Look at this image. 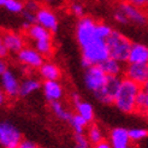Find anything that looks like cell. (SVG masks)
Here are the masks:
<instances>
[{
	"mask_svg": "<svg viewBox=\"0 0 148 148\" xmlns=\"http://www.w3.org/2000/svg\"><path fill=\"white\" fill-rule=\"evenodd\" d=\"M141 86L128 78H122L119 89L113 100V105L125 114L137 113V97L141 92Z\"/></svg>",
	"mask_w": 148,
	"mask_h": 148,
	"instance_id": "obj_1",
	"label": "cell"
},
{
	"mask_svg": "<svg viewBox=\"0 0 148 148\" xmlns=\"http://www.w3.org/2000/svg\"><path fill=\"white\" fill-rule=\"evenodd\" d=\"M81 51H82V66L84 69L94 65H101L110 58L106 40H97L81 48Z\"/></svg>",
	"mask_w": 148,
	"mask_h": 148,
	"instance_id": "obj_2",
	"label": "cell"
},
{
	"mask_svg": "<svg viewBox=\"0 0 148 148\" xmlns=\"http://www.w3.org/2000/svg\"><path fill=\"white\" fill-rule=\"evenodd\" d=\"M106 43L110 52V58H113L121 63H128L132 42L127 36L117 30H113V33L106 40Z\"/></svg>",
	"mask_w": 148,
	"mask_h": 148,
	"instance_id": "obj_3",
	"label": "cell"
},
{
	"mask_svg": "<svg viewBox=\"0 0 148 148\" xmlns=\"http://www.w3.org/2000/svg\"><path fill=\"white\" fill-rule=\"evenodd\" d=\"M98 22H95L92 17H82L79 18L76 24V40L81 48L86 47L89 43L97 41V40H103L98 34Z\"/></svg>",
	"mask_w": 148,
	"mask_h": 148,
	"instance_id": "obj_4",
	"label": "cell"
},
{
	"mask_svg": "<svg viewBox=\"0 0 148 148\" xmlns=\"http://www.w3.org/2000/svg\"><path fill=\"white\" fill-rule=\"evenodd\" d=\"M107 78H108V76L103 72L100 65H94V66L87 68L84 71V76H83L84 86L87 87V89L92 92L94 95H97L103 88Z\"/></svg>",
	"mask_w": 148,
	"mask_h": 148,
	"instance_id": "obj_5",
	"label": "cell"
},
{
	"mask_svg": "<svg viewBox=\"0 0 148 148\" xmlns=\"http://www.w3.org/2000/svg\"><path fill=\"white\" fill-rule=\"evenodd\" d=\"M23 141L19 129L10 122H0V146L3 148H18Z\"/></svg>",
	"mask_w": 148,
	"mask_h": 148,
	"instance_id": "obj_6",
	"label": "cell"
},
{
	"mask_svg": "<svg viewBox=\"0 0 148 148\" xmlns=\"http://www.w3.org/2000/svg\"><path fill=\"white\" fill-rule=\"evenodd\" d=\"M42 54H40L38 51L33 47H24L17 53L18 62L24 65L28 69H40L41 65L45 63Z\"/></svg>",
	"mask_w": 148,
	"mask_h": 148,
	"instance_id": "obj_7",
	"label": "cell"
},
{
	"mask_svg": "<svg viewBox=\"0 0 148 148\" xmlns=\"http://www.w3.org/2000/svg\"><path fill=\"white\" fill-rule=\"evenodd\" d=\"M122 82L121 77H116V76H108L105 86H103L102 89L95 95L100 102L110 105V103H113V100L116 98V94L119 89V86Z\"/></svg>",
	"mask_w": 148,
	"mask_h": 148,
	"instance_id": "obj_8",
	"label": "cell"
},
{
	"mask_svg": "<svg viewBox=\"0 0 148 148\" xmlns=\"http://www.w3.org/2000/svg\"><path fill=\"white\" fill-rule=\"evenodd\" d=\"M124 76L136 84L143 87L148 82V65L145 64H128L124 69Z\"/></svg>",
	"mask_w": 148,
	"mask_h": 148,
	"instance_id": "obj_9",
	"label": "cell"
},
{
	"mask_svg": "<svg viewBox=\"0 0 148 148\" xmlns=\"http://www.w3.org/2000/svg\"><path fill=\"white\" fill-rule=\"evenodd\" d=\"M118 9L127 16L130 23H134L136 25H145L148 22V16L146 14V12L142 9H138V7L131 5L129 1L121 3Z\"/></svg>",
	"mask_w": 148,
	"mask_h": 148,
	"instance_id": "obj_10",
	"label": "cell"
},
{
	"mask_svg": "<svg viewBox=\"0 0 148 148\" xmlns=\"http://www.w3.org/2000/svg\"><path fill=\"white\" fill-rule=\"evenodd\" d=\"M108 141L112 148H129L131 145H134L129 136V129L122 127L113 128L110 131Z\"/></svg>",
	"mask_w": 148,
	"mask_h": 148,
	"instance_id": "obj_11",
	"label": "cell"
},
{
	"mask_svg": "<svg viewBox=\"0 0 148 148\" xmlns=\"http://www.w3.org/2000/svg\"><path fill=\"white\" fill-rule=\"evenodd\" d=\"M36 23L46 28L51 33L58 30V18L56 13L47 7H40V10L36 12Z\"/></svg>",
	"mask_w": 148,
	"mask_h": 148,
	"instance_id": "obj_12",
	"label": "cell"
},
{
	"mask_svg": "<svg viewBox=\"0 0 148 148\" xmlns=\"http://www.w3.org/2000/svg\"><path fill=\"white\" fill-rule=\"evenodd\" d=\"M1 77V86H3V90L4 93L10 98H14L19 95V88L21 83L17 78V76L11 71L7 70Z\"/></svg>",
	"mask_w": 148,
	"mask_h": 148,
	"instance_id": "obj_13",
	"label": "cell"
},
{
	"mask_svg": "<svg viewBox=\"0 0 148 148\" xmlns=\"http://www.w3.org/2000/svg\"><path fill=\"white\" fill-rule=\"evenodd\" d=\"M41 88L45 98L49 102L60 101V99L63 98L64 89L58 81H43Z\"/></svg>",
	"mask_w": 148,
	"mask_h": 148,
	"instance_id": "obj_14",
	"label": "cell"
},
{
	"mask_svg": "<svg viewBox=\"0 0 148 148\" xmlns=\"http://www.w3.org/2000/svg\"><path fill=\"white\" fill-rule=\"evenodd\" d=\"M128 64H148V46L143 43H132L128 57Z\"/></svg>",
	"mask_w": 148,
	"mask_h": 148,
	"instance_id": "obj_15",
	"label": "cell"
},
{
	"mask_svg": "<svg viewBox=\"0 0 148 148\" xmlns=\"http://www.w3.org/2000/svg\"><path fill=\"white\" fill-rule=\"evenodd\" d=\"M3 42L9 52H18L24 48V39L17 33H6L3 36Z\"/></svg>",
	"mask_w": 148,
	"mask_h": 148,
	"instance_id": "obj_16",
	"label": "cell"
},
{
	"mask_svg": "<svg viewBox=\"0 0 148 148\" xmlns=\"http://www.w3.org/2000/svg\"><path fill=\"white\" fill-rule=\"evenodd\" d=\"M40 76L43 78V81H58L62 76V72L59 66L52 62H45L41 68L39 69Z\"/></svg>",
	"mask_w": 148,
	"mask_h": 148,
	"instance_id": "obj_17",
	"label": "cell"
},
{
	"mask_svg": "<svg viewBox=\"0 0 148 148\" xmlns=\"http://www.w3.org/2000/svg\"><path fill=\"white\" fill-rule=\"evenodd\" d=\"M75 105V110H76V113L78 116H81L83 118V119H86L88 123H93L94 118H95V112H94V107L90 102L88 101H83L82 99H81L78 102L73 103Z\"/></svg>",
	"mask_w": 148,
	"mask_h": 148,
	"instance_id": "obj_18",
	"label": "cell"
},
{
	"mask_svg": "<svg viewBox=\"0 0 148 148\" xmlns=\"http://www.w3.org/2000/svg\"><path fill=\"white\" fill-rule=\"evenodd\" d=\"M122 64L123 63L116 60V59H113V58H108L107 60H105L100 66H101V69L103 70V72H105L107 76L119 77L121 73L124 72V69H123Z\"/></svg>",
	"mask_w": 148,
	"mask_h": 148,
	"instance_id": "obj_19",
	"label": "cell"
},
{
	"mask_svg": "<svg viewBox=\"0 0 148 148\" xmlns=\"http://www.w3.org/2000/svg\"><path fill=\"white\" fill-rule=\"evenodd\" d=\"M28 36L34 42L35 41H41V40H47V39H52V33L49 30H47L46 28H43L42 25L35 23L33 25H30V28L27 30Z\"/></svg>",
	"mask_w": 148,
	"mask_h": 148,
	"instance_id": "obj_20",
	"label": "cell"
},
{
	"mask_svg": "<svg viewBox=\"0 0 148 148\" xmlns=\"http://www.w3.org/2000/svg\"><path fill=\"white\" fill-rule=\"evenodd\" d=\"M41 87H42V84L36 78L28 77V78H25L23 81V82H21L19 95H21V97H28V95L38 92Z\"/></svg>",
	"mask_w": 148,
	"mask_h": 148,
	"instance_id": "obj_21",
	"label": "cell"
},
{
	"mask_svg": "<svg viewBox=\"0 0 148 148\" xmlns=\"http://www.w3.org/2000/svg\"><path fill=\"white\" fill-rule=\"evenodd\" d=\"M51 110H52L53 114L58 118L59 121L68 122V123L70 122L71 117H72V113L70 112V111H68V108H66L60 101L51 102Z\"/></svg>",
	"mask_w": 148,
	"mask_h": 148,
	"instance_id": "obj_22",
	"label": "cell"
},
{
	"mask_svg": "<svg viewBox=\"0 0 148 148\" xmlns=\"http://www.w3.org/2000/svg\"><path fill=\"white\" fill-rule=\"evenodd\" d=\"M87 137H88V140H89L90 145H97V143H99V142L105 140L102 129L97 124H92L90 127L87 129Z\"/></svg>",
	"mask_w": 148,
	"mask_h": 148,
	"instance_id": "obj_23",
	"label": "cell"
},
{
	"mask_svg": "<svg viewBox=\"0 0 148 148\" xmlns=\"http://www.w3.org/2000/svg\"><path fill=\"white\" fill-rule=\"evenodd\" d=\"M34 48L39 52L43 57H51L53 54V42L52 39L47 40H41V41H35L34 42Z\"/></svg>",
	"mask_w": 148,
	"mask_h": 148,
	"instance_id": "obj_24",
	"label": "cell"
},
{
	"mask_svg": "<svg viewBox=\"0 0 148 148\" xmlns=\"http://www.w3.org/2000/svg\"><path fill=\"white\" fill-rule=\"evenodd\" d=\"M69 123L71 125V128L73 129V131H75V134H84L86 129L88 128V124H89L86 119H83V118L81 116H78L77 113L72 114Z\"/></svg>",
	"mask_w": 148,
	"mask_h": 148,
	"instance_id": "obj_25",
	"label": "cell"
},
{
	"mask_svg": "<svg viewBox=\"0 0 148 148\" xmlns=\"http://www.w3.org/2000/svg\"><path fill=\"white\" fill-rule=\"evenodd\" d=\"M129 136L132 143H138L148 138V129L142 127H135L129 129Z\"/></svg>",
	"mask_w": 148,
	"mask_h": 148,
	"instance_id": "obj_26",
	"label": "cell"
},
{
	"mask_svg": "<svg viewBox=\"0 0 148 148\" xmlns=\"http://www.w3.org/2000/svg\"><path fill=\"white\" fill-rule=\"evenodd\" d=\"M4 7L11 13H22L24 11V3L22 0H6Z\"/></svg>",
	"mask_w": 148,
	"mask_h": 148,
	"instance_id": "obj_27",
	"label": "cell"
},
{
	"mask_svg": "<svg viewBox=\"0 0 148 148\" xmlns=\"http://www.w3.org/2000/svg\"><path fill=\"white\" fill-rule=\"evenodd\" d=\"M73 141H75L73 148H90V142L84 134H75Z\"/></svg>",
	"mask_w": 148,
	"mask_h": 148,
	"instance_id": "obj_28",
	"label": "cell"
},
{
	"mask_svg": "<svg viewBox=\"0 0 148 148\" xmlns=\"http://www.w3.org/2000/svg\"><path fill=\"white\" fill-rule=\"evenodd\" d=\"M70 10H71V12L75 14L76 17H78V18L84 17V7H83L82 4H79V3H72L71 6H70Z\"/></svg>",
	"mask_w": 148,
	"mask_h": 148,
	"instance_id": "obj_29",
	"label": "cell"
},
{
	"mask_svg": "<svg viewBox=\"0 0 148 148\" xmlns=\"http://www.w3.org/2000/svg\"><path fill=\"white\" fill-rule=\"evenodd\" d=\"M22 16H23V19H24L25 23H29L30 25L36 23V13L35 12L28 11V10L24 9V11L22 12Z\"/></svg>",
	"mask_w": 148,
	"mask_h": 148,
	"instance_id": "obj_30",
	"label": "cell"
},
{
	"mask_svg": "<svg viewBox=\"0 0 148 148\" xmlns=\"http://www.w3.org/2000/svg\"><path fill=\"white\" fill-rule=\"evenodd\" d=\"M113 17H114V21L117 22V23H119V24H123V25H125V24H128V23H130L129 22V19L127 18V16L118 9L116 12H114V14H113Z\"/></svg>",
	"mask_w": 148,
	"mask_h": 148,
	"instance_id": "obj_31",
	"label": "cell"
},
{
	"mask_svg": "<svg viewBox=\"0 0 148 148\" xmlns=\"http://www.w3.org/2000/svg\"><path fill=\"white\" fill-rule=\"evenodd\" d=\"M24 9L36 13L40 10V5H39V3L36 1V0H28V1L24 4Z\"/></svg>",
	"mask_w": 148,
	"mask_h": 148,
	"instance_id": "obj_32",
	"label": "cell"
},
{
	"mask_svg": "<svg viewBox=\"0 0 148 148\" xmlns=\"http://www.w3.org/2000/svg\"><path fill=\"white\" fill-rule=\"evenodd\" d=\"M18 148H38V146H36L33 141H30V140H23Z\"/></svg>",
	"mask_w": 148,
	"mask_h": 148,
	"instance_id": "obj_33",
	"label": "cell"
},
{
	"mask_svg": "<svg viewBox=\"0 0 148 148\" xmlns=\"http://www.w3.org/2000/svg\"><path fill=\"white\" fill-rule=\"evenodd\" d=\"M128 1L131 5L138 7V9H143V7H146V0H128Z\"/></svg>",
	"mask_w": 148,
	"mask_h": 148,
	"instance_id": "obj_34",
	"label": "cell"
},
{
	"mask_svg": "<svg viewBox=\"0 0 148 148\" xmlns=\"http://www.w3.org/2000/svg\"><path fill=\"white\" fill-rule=\"evenodd\" d=\"M7 53H9V49L6 48V46L4 45L3 42V38H0V58H4L7 56Z\"/></svg>",
	"mask_w": 148,
	"mask_h": 148,
	"instance_id": "obj_35",
	"label": "cell"
},
{
	"mask_svg": "<svg viewBox=\"0 0 148 148\" xmlns=\"http://www.w3.org/2000/svg\"><path fill=\"white\" fill-rule=\"evenodd\" d=\"M92 148H112V146H111L110 141H106V140H103V141L97 143V145H93Z\"/></svg>",
	"mask_w": 148,
	"mask_h": 148,
	"instance_id": "obj_36",
	"label": "cell"
},
{
	"mask_svg": "<svg viewBox=\"0 0 148 148\" xmlns=\"http://www.w3.org/2000/svg\"><path fill=\"white\" fill-rule=\"evenodd\" d=\"M6 71H7V65L4 62V59L0 58V76H3Z\"/></svg>",
	"mask_w": 148,
	"mask_h": 148,
	"instance_id": "obj_37",
	"label": "cell"
},
{
	"mask_svg": "<svg viewBox=\"0 0 148 148\" xmlns=\"http://www.w3.org/2000/svg\"><path fill=\"white\" fill-rule=\"evenodd\" d=\"M5 95H6V94L4 93V90H0V106H1L3 103L5 102V99H6Z\"/></svg>",
	"mask_w": 148,
	"mask_h": 148,
	"instance_id": "obj_38",
	"label": "cell"
},
{
	"mask_svg": "<svg viewBox=\"0 0 148 148\" xmlns=\"http://www.w3.org/2000/svg\"><path fill=\"white\" fill-rule=\"evenodd\" d=\"M5 1H6V0H0V6H4L5 5Z\"/></svg>",
	"mask_w": 148,
	"mask_h": 148,
	"instance_id": "obj_39",
	"label": "cell"
},
{
	"mask_svg": "<svg viewBox=\"0 0 148 148\" xmlns=\"http://www.w3.org/2000/svg\"><path fill=\"white\" fill-rule=\"evenodd\" d=\"M146 7L148 9V0H146Z\"/></svg>",
	"mask_w": 148,
	"mask_h": 148,
	"instance_id": "obj_40",
	"label": "cell"
},
{
	"mask_svg": "<svg viewBox=\"0 0 148 148\" xmlns=\"http://www.w3.org/2000/svg\"><path fill=\"white\" fill-rule=\"evenodd\" d=\"M129 148H136V147H135V146H134V145H131V146H130V147H129Z\"/></svg>",
	"mask_w": 148,
	"mask_h": 148,
	"instance_id": "obj_41",
	"label": "cell"
},
{
	"mask_svg": "<svg viewBox=\"0 0 148 148\" xmlns=\"http://www.w3.org/2000/svg\"><path fill=\"white\" fill-rule=\"evenodd\" d=\"M45 1H47V3H48V1H54V0H45Z\"/></svg>",
	"mask_w": 148,
	"mask_h": 148,
	"instance_id": "obj_42",
	"label": "cell"
},
{
	"mask_svg": "<svg viewBox=\"0 0 148 148\" xmlns=\"http://www.w3.org/2000/svg\"><path fill=\"white\" fill-rule=\"evenodd\" d=\"M147 65H148V64H147Z\"/></svg>",
	"mask_w": 148,
	"mask_h": 148,
	"instance_id": "obj_43",
	"label": "cell"
}]
</instances>
